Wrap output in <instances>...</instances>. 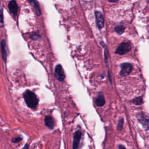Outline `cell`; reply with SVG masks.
<instances>
[{"label":"cell","mask_w":149,"mask_h":149,"mask_svg":"<svg viewBox=\"0 0 149 149\" xmlns=\"http://www.w3.org/2000/svg\"><path fill=\"white\" fill-rule=\"evenodd\" d=\"M23 98L26 104L29 108L34 109L37 107L38 102V99L33 92L27 90L23 93Z\"/></svg>","instance_id":"6da1fadb"},{"label":"cell","mask_w":149,"mask_h":149,"mask_svg":"<svg viewBox=\"0 0 149 149\" xmlns=\"http://www.w3.org/2000/svg\"><path fill=\"white\" fill-rule=\"evenodd\" d=\"M131 49V45L128 42H122L116 48L115 53L119 55H124Z\"/></svg>","instance_id":"7a4b0ae2"},{"label":"cell","mask_w":149,"mask_h":149,"mask_svg":"<svg viewBox=\"0 0 149 149\" xmlns=\"http://www.w3.org/2000/svg\"><path fill=\"white\" fill-rule=\"evenodd\" d=\"M54 76L55 78L60 81H62L65 77V72L63 69V68L61 65H57L55 68V71H54Z\"/></svg>","instance_id":"3957f363"},{"label":"cell","mask_w":149,"mask_h":149,"mask_svg":"<svg viewBox=\"0 0 149 149\" xmlns=\"http://www.w3.org/2000/svg\"><path fill=\"white\" fill-rule=\"evenodd\" d=\"M121 70L120 71V74L122 76H126L129 74L133 69L132 65L129 63H123L120 65Z\"/></svg>","instance_id":"277c9868"},{"label":"cell","mask_w":149,"mask_h":149,"mask_svg":"<svg viewBox=\"0 0 149 149\" xmlns=\"http://www.w3.org/2000/svg\"><path fill=\"white\" fill-rule=\"evenodd\" d=\"M95 17L96 24L99 29H102L104 26V19L102 14L101 12L95 10Z\"/></svg>","instance_id":"5b68a950"},{"label":"cell","mask_w":149,"mask_h":149,"mask_svg":"<svg viewBox=\"0 0 149 149\" xmlns=\"http://www.w3.org/2000/svg\"><path fill=\"white\" fill-rule=\"evenodd\" d=\"M81 137V133L80 131L77 130L73 134V149H78L80 139Z\"/></svg>","instance_id":"8992f818"},{"label":"cell","mask_w":149,"mask_h":149,"mask_svg":"<svg viewBox=\"0 0 149 149\" xmlns=\"http://www.w3.org/2000/svg\"><path fill=\"white\" fill-rule=\"evenodd\" d=\"M140 123L146 129H149V116L146 115L144 113H140L138 116Z\"/></svg>","instance_id":"52a82bcc"},{"label":"cell","mask_w":149,"mask_h":149,"mask_svg":"<svg viewBox=\"0 0 149 149\" xmlns=\"http://www.w3.org/2000/svg\"><path fill=\"white\" fill-rule=\"evenodd\" d=\"M8 8L13 16H16L18 10V6L16 0H11L8 4Z\"/></svg>","instance_id":"ba28073f"},{"label":"cell","mask_w":149,"mask_h":149,"mask_svg":"<svg viewBox=\"0 0 149 149\" xmlns=\"http://www.w3.org/2000/svg\"><path fill=\"white\" fill-rule=\"evenodd\" d=\"M30 4L33 7L34 9L35 12L37 16H40L41 15V10L40 8L39 3H38L37 0H28Z\"/></svg>","instance_id":"9c48e42d"},{"label":"cell","mask_w":149,"mask_h":149,"mask_svg":"<svg viewBox=\"0 0 149 149\" xmlns=\"http://www.w3.org/2000/svg\"><path fill=\"white\" fill-rule=\"evenodd\" d=\"M45 125L50 129H52L55 125V122L53 118L50 116H46L44 119Z\"/></svg>","instance_id":"30bf717a"},{"label":"cell","mask_w":149,"mask_h":149,"mask_svg":"<svg viewBox=\"0 0 149 149\" xmlns=\"http://www.w3.org/2000/svg\"><path fill=\"white\" fill-rule=\"evenodd\" d=\"M105 101L103 94L100 93L95 99V104L98 107H102L105 104Z\"/></svg>","instance_id":"8fae6325"},{"label":"cell","mask_w":149,"mask_h":149,"mask_svg":"<svg viewBox=\"0 0 149 149\" xmlns=\"http://www.w3.org/2000/svg\"><path fill=\"white\" fill-rule=\"evenodd\" d=\"M1 50L2 56V59L5 63L6 62V51L5 49V41L4 40H2L1 42Z\"/></svg>","instance_id":"7c38bea8"},{"label":"cell","mask_w":149,"mask_h":149,"mask_svg":"<svg viewBox=\"0 0 149 149\" xmlns=\"http://www.w3.org/2000/svg\"><path fill=\"white\" fill-rule=\"evenodd\" d=\"M125 27L123 25L120 24L115 27V30L118 34H122L125 31Z\"/></svg>","instance_id":"4fadbf2b"},{"label":"cell","mask_w":149,"mask_h":149,"mask_svg":"<svg viewBox=\"0 0 149 149\" xmlns=\"http://www.w3.org/2000/svg\"><path fill=\"white\" fill-rule=\"evenodd\" d=\"M133 101L136 105H141L143 104V98H142V97H137V98H134Z\"/></svg>","instance_id":"5bb4252c"},{"label":"cell","mask_w":149,"mask_h":149,"mask_svg":"<svg viewBox=\"0 0 149 149\" xmlns=\"http://www.w3.org/2000/svg\"><path fill=\"white\" fill-rule=\"evenodd\" d=\"M2 9L0 10V27L3 26V12Z\"/></svg>","instance_id":"9a60e30c"},{"label":"cell","mask_w":149,"mask_h":149,"mask_svg":"<svg viewBox=\"0 0 149 149\" xmlns=\"http://www.w3.org/2000/svg\"><path fill=\"white\" fill-rule=\"evenodd\" d=\"M123 118L120 119V120H119L118 124V130H122V127H123Z\"/></svg>","instance_id":"2e32d148"},{"label":"cell","mask_w":149,"mask_h":149,"mask_svg":"<svg viewBox=\"0 0 149 149\" xmlns=\"http://www.w3.org/2000/svg\"><path fill=\"white\" fill-rule=\"evenodd\" d=\"M22 140V138L20 137H15L12 139V141L13 143H17L20 141Z\"/></svg>","instance_id":"e0dca14e"},{"label":"cell","mask_w":149,"mask_h":149,"mask_svg":"<svg viewBox=\"0 0 149 149\" xmlns=\"http://www.w3.org/2000/svg\"><path fill=\"white\" fill-rule=\"evenodd\" d=\"M118 149H126L123 146H122V145H119V146H118Z\"/></svg>","instance_id":"ac0fdd59"},{"label":"cell","mask_w":149,"mask_h":149,"mask_svg":"<svg viewBox=\"0 0 149 149\" xmlns=\"http://www.w3.org/2000/svg\"><path fill=\"white\" fill-rule=\"evenodd\" d=\"M22 149H29V146H28V144H26V145L22 148Z\"/></svg>","instance_id":"d6986e66"},{"label":"cell","mask_w":149,"mask_h":149,"mask_svg":"<svg viewBox=\"0 0 149 149\" xmlns=\"http://www.w3.org/2000/svg\"><path fill=\"white\" fill-rule=\"evenodd\" d=\"M109 1V2H117L118 0H108Z\"/></svg>","instance_id":"ffe728a7"}]
</instances>
